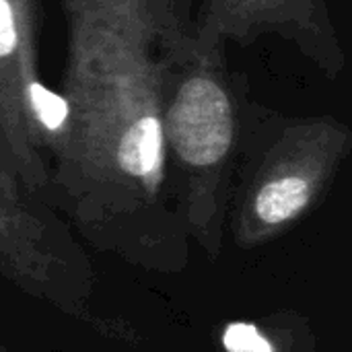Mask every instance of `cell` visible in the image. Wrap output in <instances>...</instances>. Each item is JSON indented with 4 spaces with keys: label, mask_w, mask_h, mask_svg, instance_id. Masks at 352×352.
<instances>
[{
    "label": "cell",
    "mask_w": 352,
    "mask_h": 352,
    "mask_svg": "<svg viewBox=\"0 0 352 352\" xmlns=\"http://www.w3.org/2000/svg\"><path fill=\"white\" fill-rule=\"evenodd\" d=\"M153 45L68 54L60 91L66 124L50 151V186L85 225L136 223L161 204L169 171Z\"/></svg>",
    "instance_id": "1"
},
{
    "label": "cell",
    "mask_w": 352,
    "mask_h": 352,
    "mask_svg": "<svg viewBox=\"0 0 352 352\" xmlns=\"http://www.w3.org/2000/svg\"><path fill=\"white\" fill-rule=\"evenodd\" d=\"M351 148V126L334 116L285 118L241 99L235 241L258 248L299 223L326 194Z\"/></svg>",
    "instance_id": "3"
},
{
    "label": "cell",
    "mask_w": 352,
    "mask_h": 352,
    "mask_svg": "<svg viewBox=\"0 0 352 352\" xmlns=\"http://www.w3.org/2000/svg\"><path fill=\"white\" fill-rule=\"evenodd\" d=\"M225 352H314L311 332L301 318L276 316L264 322L237 320L223 328Z\"/></svg>",
    "instance_id": "7"
},
{
    "label": "cell",
    "mask_w": 352,
    "mask_h": 352,
    "mask_svg": "<svg viewBox=\"0 0 352 352\" xmlns=\"http://www.w3.org/2000/svg\"><path fill=\"white\" fill-rule=\"evenodd\" d=\"M35 21L37 0H0V107L47 161L66 124V101L39 78Z\"/></svg>",
    "instance_id": "5"
},
{
    "label": "cell",
    "mask_w": 352,
    "mask_h": 352,
    "mask_svg": "<svg viewBox=\"0 0 352 352\" xmlns=\"http://www.w3.org/2000/svg\"><path fill=\"white\" fill-rule=\"evenodd\" d=\"M0 352H8V349H6V346H4L2 342H0Z\"/></svg>",
    "instance_id": "9"
},
{
    "label": "cell",
    "mask_w": 352,
    "mask_h": 352,
    "mask_svg": "<svg viewBox=\"0 0 352 352\" xmlns=\"http://www.w3.org/2000/svg\"><path fill=\"white\" fill-rule=\"evenodd\" d=\"M0 171L19 182V186L33 194L50 188V165L41 153L27 144L6 120L0 107Z\"/></svg>",
    "instance_id": "8"
},
{
    "label": "cell",
    "mask_w": 352,
    "mask_h": 352,
    "mask_svg": "<svg viewBox=\"0 0 352 352\" xmlns=\"http://www.w3.org/2000/svg\"><path fill=\"white\" fill-rule=\"evenodd\" d=\"M190 25L194 39L206 50L278 35L328 78H338L346 66L344 45L326 0H202Z\"/></svg>",
    "instance_id": "4"
},
{
    "label": "cell",
    "mask_w": 352,
    "mask_h": 352,
    "mask_svg": "<svg viewBox=\"0 0 352 352\" xmlns=\"http://www.w3.org/2000/svg\"><path fill=\"white\" fill-rule=\"evenodd\" d=\"M68 54L101 45H153L159 0H60Z\"/></svg>",
    "instance_id": "6"
},
{
    "label": "cell",
    "mask_w": 352,
    "mask_h": 352,
    "mask_svg": "<svg viewBox=\"0 0 352 352\" xmlns=\"http://www.w3.org/2000/svg\"><path fill=\"white\" fill-rule=\"evenodd\" d=\"M177 0H159L155 74L167 171L182 184L190 233L217 256L221 223L237 173L241 95L227 70L225 50H206L192 35Z\"/></svg>",
    "instance_id": "2"
}]
</instances>
